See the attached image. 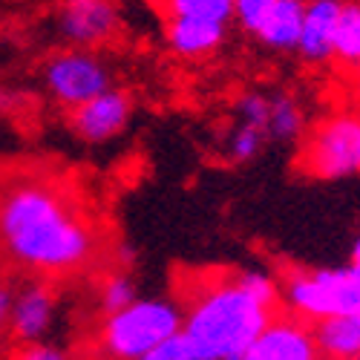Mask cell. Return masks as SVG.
Instances as JSON below:
<instances>
[{"instance_id": "6da1fadb", "label": "cell", "mask_w": 360, "mask_h": 360, "mask_svg": "<svg viewBox=\"0 0 360 360\" xmlns=\"http://www.w3.org/2000/svg\"><path fill=\"white\" fill-rule=\"evenodd\" d=\"M98 245L96 217L61 179L35 170L0 179V262L58 280L93 265Z\"/></svg>"}, {"instance_id": "7a4b0ae2", "label": "cell", "mask_w": 360, "mask_h": 360, "mask_svg": "<svg viewBox=\"0 0 360 360\" xmlns=\"http://www.w3.org/2000/svg\"><path fill=\"white\" fill-rule=\"evenodd\" d=\"M182 335L191 360H239L280 309V283L268 271H214L191 285Z\"/></svg>"}, {"instance_id": "3957f363", "label": "cell", "mask_w": 360, "mask_h": 360, "mask_svg": "<svg viewBox=\"0 0 360 360\" xmlns=\"http://www.w3.org/2000/svg\"><path fill=\"white\" fill-rule=\"evenodd\" d=\"M182 328V306L173 297H136L122 311L104 314L96 343L101 360H141Z\"/></svg>"}, {"instance_id": "277c9868", "label": "cell", "mask_w": 360, "mask_h": 360, "mask_svg": "<svg viewBox=\"0 0 360 360\" xmlns=\"http://www.w3.org/2000/svg\"><path fill=\"white\" fill-rule=\"evenodd\" d=\"M280 283V306L314 326L328 317H360V277L352 268H288Z\"/></svg>"}, {"instance_id": "5b68a950", "label": "cell", "mask_w": 360, "mask_h": 360, "mask_svg": "<svg viewBox=\"0 0 360 360\" xmlns=\"http://www.w3.org/2000/svg\"><path fill=\"white\" fill-rule=\"evenodd\" d=\"M297 167L326 182L360 176V112L335 110L317 118L300 141Z\"/></svg>"}, {"instance_id": "8992f818", "label": "cell", "mask_w": 360, "mask_h": 360, "mask_svg": "<svg viewBox=\"0 0 360 360\" xmlns=\"http://www.w3.org/2000/svg\"><path fill=\"white\" fill-rule=\"evenodd\" d=\"M110 67L104 64V58H98L93 49H64L52 55L44 67V86L46 93L67 107L70 112L89 98L101 96L104 89H110Z\"/></svg>"}, {"instance_id": "52a82bcc", "label": "cell", "mask_w": 360, "mask_h": 360, "mask_svg": "<svg viewBox=\"0 0 360 360\" xmlns=\"http://www.w3.org/2000/svg\"><path fill=\"white\" fill-rule=\"evenodd\" d=\"M58 32L72 49L104 46L118 32V9L112 0H64L58 9Z\"/></svg>"}, {"instance_id": "ba28073f", "label": "cell", "mask_w": 360, "mask_h": 360, "mask_svg": "<svg viewBox=\"0 0 360 360\" xmlns=\"http://www.w3.org/2000/svg\"><path fill=\"white\" fill-rule=\"evenodd\" d=\"M239 360H320L311 326L288 311H277Z\"/></svg>"}, {"instance_id": "9c48e42d", "label": "cell", "mask_w": 360, "mask_h": 360, "mask_svg": "<svg viewBox=\"0 0 360 360\" xmlns=\"http://www.w3.org/2000/svg\"><path fill=\"white\" fill-rule=\"evenodd\" d=\"M58 300L49 280H29L18 291H12V311H9V332L20 346L41 343L55 323Z\"/></svg>"}, {"instance_id": "30bf717a", "label": "cell", "mask_w": 360, "mask_h": 360, "mask_svg": "<svg viewBox=\"0 0 360 360\" xmlns=\"http://www.w3.org/2000/svg\"><path fill=\"white\" fill-rule=\"evenodd\" d=\"M133 118V101L122 89H104L101 96L89 98L86 104L75 107L70 112L72 133L89 144H101L124 133Z\"/></svg>"}, {"instance_id": "8fae6325", "label": "cell", "mask_w": 360, "mask_h": 360, "mask_svg": "<svg viewBox=\"0 0 360 360\" xmlns=\"http://www.w3.org/2000/svg\"><path fill=\"white\" fill-rule=\"evenodd\" d=\"M340 6L343 0H306L303 29H300V41H297V52L306 64H314V67L332 64Z\"/></svg>"}, {"instance_id": "7c38bea8", "label": "cell", "mask_w": 360, "mask_h": 360, "mask_svg": "<svg viewBox=\"0 0 360 360\" xmlns=\"http://www.w3.org/2000/svg\"><path fill=\"white\" fill-rule=\"evenodd\" d=\"M167 46L182 58H205L217 52L228 38V23L196 20V18H167L165 26Z\"/></svg>"}, {"instance_id": "4fadbf2b", "label": "cell", "mask_w": 360, "mask_h": 360, "mask_svg": "<svg viewBox=\"0 0 360 360\" xmlns=\"http://www.w3.org/2000/svg\"><path fill=\"white\" fill-rule=\"evenodd\" d=\"M303 12H306V0H277L257 26L254 38L268 46V49H297L300 41V29H303Z\"/></svg>"}, {"instance_id": "5bb4252c", "label": "cell", "mask_w": 360, "mask_h": 360, "mask_svg": "<svg viewBox=\"0 0 360 360\" xmlns=\"http://www.w3.org/2000/svg\"><path fill=\"white\" fill-rule=\"evenodd\" d=\"M320 360H360V317H328L311 326Z\"/></svg>"}, {"instance_id": "9a60e30c", "label": "cell", "mask_w": 360, "mask_h": 360, "mask_svg": "<svg viewBox=\"0 0 360 360\" xmlns=\"http://www.w3.org/2000/svg\"><path fill=\"white\" fill-rule=\"evenodd\" d=\"M332 64L357 72L360 70V0H343L338 29H335V46H332Z\"/></svg>"}, {"instance_id": "2e32d148", "label": "cell", "mask_w": 360, "mask_h": 360, "mask_svg": "<svg viewBox=\"0 0 360 360\" xmlns=\"http://www.w3.org/2000/svg\"><path fill=\"white\" fill-rule=\"evenodd\" d=\"M306 133L303 110L288 93L268 96V139L277 141H294Z\"/></svg>"}, {"instance_id": "e0dca14e", "label": "cell", "mask_w": 360, "mask_h": 360, "mask_svg": "<svg viewBox=\"0 0 360 360\" xmlns=\"http://www.w3.org/2000/svg\"><path fill=\"white\" fill-rule=\"evenodd\" d=\"M265 141H268L265 127L243 122V118H233V124H231V130H228V136L222 141V150H225V156L233 165H245V162L259 156V150H262Z\"/></svg>"}, {"instance_id": "ac0fdd59", "label": "cell", "mask_w": 360, "mask_h": 360, "mask_svg": "<svg viewBox=\"0 0 360 360\" xmlns=\"http://www.w3.org/2000/svg\"><path fill=\"white\" fill-rule=\"evenodd\" d=\"M167 18H196V20H233V0H162Z\"/></svg>"}, {"instance_id": "d6986e66", "label": "cell", "mask_w": 360, "mask_h": 360, "mask_svg": "<svg viewBox=\"0 0 360 360\" xmlns=\"http://www.w3.org/2000/svg\"><path fill=\"white\" fill-rule=\"evenodd\" d=\"M133 300H136V283L130 280V274L112 271V274H107L101 280V285H98V309L104 314L127 309Z\"/></svg>"}, {"instance_id": "ffe728a7", "label": "cell", "mask_w": 360, "mask_h": 360, "mask_svg": "<svg viewBox=\"0 0 360 360\" xmlns=\"http://www.w3.org/2000/svg\"><path fill=\"white\" fill-rule=\"evenodd\" d=\"M277 0H233V20L245 29L248 35L257 32V26L262 23V18L271 12V6Z\"/></svg>"}, {"instance_id": "44dd1931", "label": "cell", "mask_w": 360, "mask_h": 360, "mask_svg": "<svg viewBox=\"0 0 360 360\" xmlns=\"http://www.w3.org/2000/svg\"><path fill=\"white\" fill-rule=\"evenodd\" d=\"M15 360H72L61 346L55 343H29V346H20V352L15 354Z\"/></svg>"}, {"instance_id": "7402d4cb", "label": "cell", "mask_w": 360, "mask_h": 360, "mask_svg": "<svg viewBox=\"0 0 360 360\" xmlns=\"http://www.w3.org/2000/svg\"><path fill=\"white\" fill-rule=\"evenodd\" d=\"M141 360H191V354H188V346H185V340H182V335H173V338H167L162 346H156L150 354H144Z\"/></svg>"}, {"instance_id": "603a6c76", "label": "cell", "mask_w": 360, "mask_h": 360, "mask_svg": "<svg viewBox=\"0 0 360 360\" xmlns=\"http://www.w3.org/2000/svg\"><path fill=\"white\" fill-rule=\"evenodd\" d=\"M9 311H12V288L0 283V335L9 328Z\"/></svg>"}, {"instance_id": "cb8c5ba5", "label": "cell", "mask_w": 360, "mask_h": 360, "mask_svg": "<svg viewBox=\"0 0 360 360\" xmlns=\"http://www.w3.org/2000/svg\"><path fill=\"white\" fill-rule=\"evenodd\" d=\"M349 268L360 277V233L354 239V245H352V254H349Z\"/></svg>"}, {"instance_id": "d4e9b609", "label": "cell", "mask_w": 360, "mask_h": 360, "mask_svg": "<svg viewBox=\"0 0 360 360\" xmlns=\"http://www.w3.org/2000/svg\"><path fill=\"white\" fill-rule=\"evenodd\" d=\"M9 107H12V96L6 93V89H0V112L9 110Z\"/></svg>"}, {"instance_id": "484cf974", "label": "cell", "mask_w": 360, "mask_h": 360, "mask_svg": "<svg viewBox=\"0 0 360 360\" xmlns=\"http://www.w3.org/2000/svg\"><path fill=\"white\" fill-rule=\"evenodd\" d=\"M147 4H153V6H162V0H147Z\"/></svg>"}, {"instance_id": "4316f807", "label": "cell", "mask_w": 360, "mask_h": 360, "mask_svg": "<svg viewBox=\"0 0 360 360\" xmlns=\"http://www.w3.org/2000/svg\"><path fill=\"white\" fill-rule=\"evenodd\" d=\"M357 112H360V104H357Z\"/></svg>"}, {"instance_id": "83f0119b", "label": "cell", "mask_w": 360, "mask_h": 360, "mask_svg": "<svg viewBox=\"0 0 360 360\" xmlns=\"http://www.w3.org/2000/svg\"><path fill=\"white\" fill-rule=\"evenodd\" d=\"M357 75H360V70H357Z\"/></svg>"}, {"instance_id": "f1b7e54d", "label": "cell", "mask_w": 360, "mask_h": 360, "mask_svg": "<svg viewBox=\"0 0 360 360\" xmlns=\"http://www.w3.org/2000/svg\"><path fill=\"white\" fill-rule=\"evenodd\" d=\"M0 265H4V262H0Z\"/></svg>"}, {"instance_id": "f546056e", "label": "cell", "mask_w": 360, "mask_h": 360, "mask_svg": "<svg viewBox=\"0 0 360 360\" xmlns=\"http://www.w3.org/2000/svg\"><path fill=\"white\" fill-rule=\"evenodd\" d=\"M12 360H15V357H12Z\"/></svg>"}]
</instances>
